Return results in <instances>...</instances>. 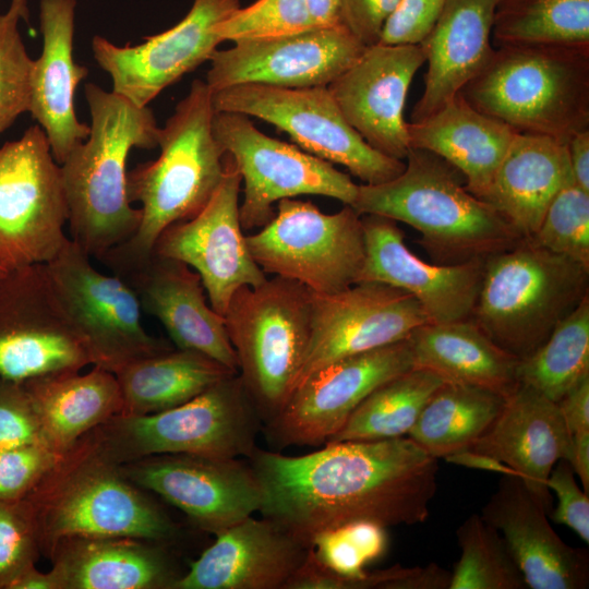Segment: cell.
<instances>
[{
    "mask_svg": "<svg viewBox=\"0 0 589 589\" xmlns=\"http://www.w3.org/2000/svg\"><path fill=\"white\" fill-rule=\"evenodd\" d=\"M414 369L445 382L485 388L507 396L517 386L519 360L500 348L471 318L425 323L407 338Z\"/></svg>",
    "mask_w": 589,
    "mask_h": 589,
    "instance_id": "cell-33",
    "label": "cell"
},
{
    "mask_svg": "<svg viewBox=\"0 0 589 589\" xmlns=\"http://www.w3.org/2000/svg\"><path fill=\"white\" fill-rule=\"evenodd\" d=\"M9 589H58V586L51 570L40 572L32 565L15 577Z\"/></svg>",
    "mask_w": 589,
    "mask_h": 589,
    "instance_id": "cell-58",
    "label": "cell"
},
{
    "mask_svg": "<svg viewBox=\"0 0 589 589\" xmlns=\"http://www.w3.org/2000/svg\"><path fill=\"white\" fill-rule=\"evenodd\" d=\"M245 241L265 274L318 294L358 283L365 257L361 215L349 205L326 214L309 201L280 200L275 216Z\"/></svg>",
    "mask_w": 589,
    "mask_h": 589,
    "instance_id": "cell-10",
    "label": "cell"
},
{
    "mask_svg": "<svg viewBox=\"0 0 589 589\" xmlns=\"http://www.w3.org/2000/svg\"><path fill=\"white\" fill-rule=\"evenodd\" d=\"M240 7V0H194L171 28L134 46H118L96 35L92 52L110 76L112 92L136 106H148L165 88L209 61L221 43L216 25Z\"/></svg>",
    "mask_w": 589,
    "mask_h": 589,
    "instance_id": "cell-20",
    "label": "cell"
},
{
    "mask_svg": "<svg viewBox=\"0 0 589 589\" xmlns=\"http://www.w3.org/2000/svg\"><path fill=\"white\" fill-rule=\"evenodd\" d=\"M425 63L421 45L368 46L327 87L347 122L380 153L404 160L410 151L404 110Z\"/></svg>",
    "mask_w": 589,
    "mask_h": 589,
    "instance_id": "cell-23",
    "label": "cell"
},
{
    "mask_svg": "<svg viewBox=\"0 0 589 589\" xmlns=\"http://www.w3.org/2000/svg\"><path fill=\"white\" fill-rule=\"evenodd\" d=\"M575 474L578 476L582 490L589 493V430L572 435V452L568 459Z\"/></svg>",
    "mask_w": 589,
    "mask_h": 589,
    "instance_id": "cell-56",
    "label": "cell"
},
{
    "mask_svg": "<svg viewBox=\"0 0 589 589\" xmlns=\"http://www.w3.org/2000/svg\"><path fill=\"white\" fill-rule=\"evenodd\" d=\"M20 19L27 21L14 5L0 14V134L29 108L33 59L19 31Z\"/></svg>",
    "mask_w": 589,
    "mask_h": 589,
    "instance_id": "cell-44",
    "label": "cell"
},
{
    "mask_svg": "<svg viewBox=\"0 0 589 589\" xmlns=\"http://www.w3.org/2000/svg\"><path fill=\"white\" fill-rule=\"evenodd\" d=\"M165 545L129 537L61 540L48 556L58 589H173L179 573Z\"/></svg>",
    "mask_w": 589,
    "mask_h": 589,
    "instance_id": "cell-29",
    "label": "cell"
},
{
    "mask_svg": "<svg viewBox=\"0 0 589 589\" xmlns=\"http://www.w3.org/2000/svg\"><path fill=\"white\" fill-rule=\"evenodd\" d=\"M29 444L49 446L24 384L0 376V449Z\"/></svg>",
    "mask_w": 589,
    "mask_h": 589,
    "instance_id": "cell-47",
    "label": "cell"
},
{
    "mask_svg": "<svg viewBox=\"0 0 589 589\" xmlns=\"http://www.w3.org/2000/svg\"><path fill=\"white\" fill-rule=\"evenodd\" d=\"M589 376V294L563 318L546 340L519 360L518 383L557 402Z\"/></svg>",
    "mask_w": 589,
    "mask_h": 589,
    "instance_id": "cell-39",
    "label": "cell"
},
{
    "mask_svg": "<svg viewBox=\"0 0 589 589\" xmlns=\"http://www.w3.org/2000/svg\"><path fill=\"white\" fill-rule=\"evenodd\" d=\"M528 241L589 269V192L575 183L563 188Z\"/></svg>",
    "mask_w": 589,
    "mask_h": 589,
    "instance_id": "cell-41",
    "label": "cell"
},
{
    "mask_svg": "<svg viewBox=\"0 0 589 589\" xmlns=\"http://www.w3.org/2000/svg\"><path fill=\"white\" fill-rule=\"evenodd\" d=\"M396 574V567L366 573L360 577H347L322 565L312 549L302 565L288 580L285 589H383Z\"/></svg>",
    "mask_w": 589,
    "mask_h": 589,
    "instance_id": "cell-50",
    "label": "cell"
},
{
    "mask_svg": "<svg viewBox=\"0 0 589 589\" xmlns=\"http://www.w3.org/2000/svg\"><path fill=\"white\" fill-rule=\"evenodd\" d=\"M11 5L17 7L26 19H28V10L26 5V0H12Z\"/></svg>",
    "mask_w": 589,
    "mask_h": 589,
    "instance_id": "cell-59",
    "label": "cell"
},
{
    "mask_svg": "<svg viewBox=\"0 0 589 589\" xmlns=\"http://www.w3.org/2000/svg\"><path fill=\"white\" fill-rule=\"evenodd\" d=\"M44 267L69 321L89 350L93 366L115 373L134 360L171 349L145 330L133 289L118 275L96 269L91 256L70 237Z\"/></svg>",
    "mask_w": 589,
    "mask_h": 589,
    "instance_id": "cell-13",
    "label": "cell"
},
{
    "mask_svg": "<svg viewBox=\"0 0 589 589\" xmlns=\"http://www.w3.org/2000/svg\"><path fill=\"white\" fill-rule=\"evenodd\" d=\"M405 159L396 178L358 184L351 207L359 215L413 227L437 264L485 260L525 240L494 207L470 193L444 159L419 148H410Z\"/></svg>",
    "mask_w": 589,
    "mask_h": 589,
    "instance_id": "cell-3",
    "label": "cell"
},
{
    "mask_svg": "<svg viewBox=\"0 0 589 589\" xmlns=\"http://www.w3.org/2000/svg\"><path fill=\"white\" fill-rule=\"evenodd\" d=\"M93 365L89 350L69 321L44 265L0 278V376L31 378Z\"/></svg>",
    "mask_w": 589,
    "mask_h": 589,
    "instance_id": "cell-15",
    "label": "cell"
},
{
    "mask_svg": "<svg viewBox=\"0 0 589 589\" xmlns=\"http://www.w3.org/2000/svg\"><path fill=\"white\" fill-rule=\"evenodd\" d=\"M444 382L429 370L414 368L386 381L356 407L340 430L326 443L407 436Z\"/></svg>",
    "mask_w": 589,
    "mask_h": 589,
    "instance_id": "cell-37",
    "label": "cell"
},
{
    "mask_svg": "<svg viewBox=\"0 0 589 589\" xmlns=\"http://www.w3.org/2000/svg\"><path fill=\"white\" fill-rule=\"evenodd\" d=\"M305 2L310 17L316 27L342 24L339 0H305Z\"/></svg>",
    "mask_w": 589,
    "mask_h": 589,
    "instance_id": "cell-57",
    "label": "cell"
},
{
    "mask_svg": "<svg viewBox=\"0 0 589 589\" xmlns=\"http://www.w3.org/2000/svg\"><path fill=\"white\" fill-rule=\"evenodd\" d=\"M459 560L449 589H527L501 533L481 515H470L456 530Z\"/></svg>",
    "mask_w": 589,
    "mask_h": 589,
    "instance_id": "cell-40",
    "label": "cell"
},
{
    "mask_svg": "<svg viewBox=\"0 0 589 589\" xmlns=\"http://www.w3.org/2000/svg\"><path fill=\"white\" fill-rule=\"evenodd\" d=\"M75 5V0H40L43 50L31 70L28 112L45 132L59 165L89 133V125L75 112L76 87L88 74L73 58Z\"/></svg>",
    "mask_w": 589,
    "mask_h": 589,
    "instance_id": "cell-28",
    "label": "cell"
},
{
    "mask_svg": "<svg viewBox=\"0 0 589 589\" xmlns=\"http://www.w3.org/2000/svg\"><path fill=\"white\" fill-rule=\"evenodd\" d=\"M546 486L557 497V505L549 515L555 522L569 527L589 543V496L579 489L567 459H560L554 465Z\"/></svg>",
    "mask_w": 589,
    "mask_h": 589,
    "instance_id": "cell-49",
    "label": "cell"
},
{
    "mask_svg": "<svg viewBox=\"0 0 589 589\" xmlns=\"http://www.w3.org/2000/svg\"><path fill=\"white\" fill-rule=\"evenodd\" d=\"M481 517L501 533L528 588H588V551L558 537L518 476H502Z\"/></svg>",
    "mask_w": 589,
    "mask_h": 589,
    "instance_id": "cell-25",
    "label": "cell"
},
{
    "mask_svg": "<svg viewBox=\"0 0 589 589\" xmlns=\"http://www.w3.org/2000/svg\"><path fill=\"white\" fill-rule=\"evenodd\" d=\"M517 132L466 101L458 93L426 118L408 123L411 148L433 153L466 178L481 200Z\"/></svg>",
    "mask_w": 589,
    "mask_h": 589,
    "instance_id": "cell-32",
    "label": "cell"
},
{
    "mask_svg": "<svg viewBox=\"0 0 589 589\" xmlns=\"http://www.w3.org/2000/svg\"><path fill=\"white\" fill-rule=\"evenodd\" d=\"M216 112L264 120L288 133L298 146L330 164L346 167L364 184L399 176L405 161L371 147L347 122L327 86L286 88L239 84L212 92Z\"/></svg>",
    "mask_w": 589,
    "mask_h": 589,
    "instance_id": "cell-11",
    "label": "cell"
},
{
    "mask_svg": "<svg viewBox=\"0 0 589 589\" xmlns=\"http://www.w3.org/2000/svg\"><path fill=\"white\" fill-rule=\"evenodd\" d=\"M286 456L255 447L259 513L311 546L320 532L353 521L384 528L424 522L437 491V458L408 436L326 443Z\"/></svg>",
    "mask_w": 589,
    "mask_h": 589,
    "instance_id": "cell-1",
    "label": "cell"
},
{
    "mask_svg": "<svg viewBox=\"0 0 589 589\" xmlns=\"http://www.w3.org/2000/svg\"><path fill=\"white\" fill-rule=\"evenodd\" d=\"M89 133L60 165L71 239L100 259L128 241L141 223V209L127 192V160L132 148L157 147L159 127L148 106L140 107L95 83L84 88Z\"/></svg>",
    "mask_w": 589,
    "mask_h": 589,
    "instance_id": "cell-2",
    "label": "cell"
},
{
    "mask_svg": "<svg viewBox=\"0 0 589 589\" xmlns=\"http://www.w3.org/2000/svg\"><path fill=\"white\" fill-rule=\"evenodd\" d=\"M25 498L46 556L68 538L129 537L165 545L179 533L168 515L103 455L88 434L61 454Z\"/></svg>",
    "mask_w": 589,
    "mask_h": 589,
    "instance_id": "cell-4",
    "label": "cell"
},
{
    "mask_svg": "<svg viewBox=\"0 0 589 589\" xmlns=\"http://www.w3.org/2000/svg\"><path fill=\"white\" fill-rule=\"evenodd\" d=\"M469 449L510 467L549 515L553 501L546 481L560 459H569L572 433L555 401L518 383Z\"/></svg>",
    "mask_w": 589,
    "mask_h": 589,
    "instance_id": "cell-26",
    "label": "cell"
},
{
    "mask_svg": "<svg viewBox=\"0 0 589 589\" xmlns=\"http://www.w3.org/2000/svg\"><path fill=\"white\" fill-rule=\"evenodd\" d=\"M459 94L516 132L567 143L589 129V47H495Z\"/></svg>",
    "mask_w": 589,
    "mask_h": 589,
    "instance_id": "cell-6",
    "label": "cell"
},
{
    "mask_svg": "<svg viewBox=\"0 0 589 589\" xmlns=\"http://www.w3.org/2000/svg\"><path fill=\"white\" fill-rule=\"evenodd\" d=\"M316 27L305 0H256L238 8L219 22L215 32L223 41H243L300 33Z\"/></svg>",
    "mask_w": 589,
    "mask_h": 589,
    "instance_id": "cell-43",
    "label": "cell"
},
{
    "mask_svg": "<svg viewBox=\"0 0 589 589\" xmlns=\"http://www.w3.org/2000/svg\"><path fill=\"white\" fill-rule=\"evenodd\" d=\"M213 130L244 183L239 205L243 231L265 226L275 216L274 204L284 199L313 194L352 205L358 184L349 175L296 145L266 135L250 117L215 112Z\"/></svg>",
    "mask_w": 589,
    "mask_h": 589,
    "instance_id": "cell-14",
    "label": "cell"
},
{
    "mask_svg": "<svg viewBox=\"0 0 589 589\" xmlns=\"http://www.w3.org/2000/svg\"><path fill=\"white\" fill-rule=\"evenodd\" d=\"M225 165L223 181L208 203L192 218L164 230L153 249L195 271L209 304L223 316L237 290L267 278L253 260L241 227V176L227 154Z\"/></svg>",
    "mask_w": 589,
    "mask_h": 589,
    "instance_id": "cell-18",
    "label": "cell"
},
{
    "mask_svg": "<svg viewBox=\"0 0 589 589\" xmlns=\"http://www.w3.org/2000/svg\"><path fill=\"white\" fill-rule=\"evenodd\" d=\"M215 112L206 82L194 80L159 129V156L128 171V197L141 204V223L116 249L151 253L164 230L192 218L212 199L226 171L225 153L213 130Z\"/></svg>",
    "mask_w": 589,
    "mask_h": 589,
    "instance_id": "cell-5",
    "label": "cell"
},
{
    "mask_svg": "<svg viewBox=\"0 0 589 589\" xmlns=\"http://www.w3.org/2000/svg\"><path fill=\"white\" fill-rule=\"evenodd\" d=\"M61 168L45 132L29 127L0 147V265L7 271L44 265L69 237Z\"/></svg>",
    "mask_w": 589,
    "mask_h": 589,
    "instance_id": "cell-12",
    "label": "cell"
},
{
    "mask_svg": "<svg viewBox=\"0 0 589 589\" xmlns=\"http://www.w3.org/2000/svg\"><path fill=\"white\" fill-rule=\"evenodd\" d=\"M365 257L360 281H378L414 297L430 323L470 318L485 260L459 264H430L414 255L395 220L361 215Z\"/></svg>",
    "mask_w": 589,
    "mask_h": 589,
    "instance_id": "cell-24",
    "label": "cell"
},
{
    "mask_svg": "<svg viewBox=\"0 0 589 589\" xmlns=\"http://www.w3.org/2000/svg\"><path fill=\"white\" fill-rule=\"evenodd\" d=\"M215 536L173 589H285L310 549L264 517Z\"/></svg>",
    "mask_w": 589,
    "mask_h": 589,
    "instance_id": "cell-27",
    "label": "cell"
},
{
    "mask_svg": "<svg viewBox=\"0 0 589 589\" xmlns=\"http://www.w3.org/2000/svg\"><path fill=\"white\" fill-rule=\"evenodd\" d=\"M312 292L275 276L241 287L224 314L238 360V375L263 424L288 401L305 356Z\"/></svg>",
    "mask_w": 589,
    "mask_h": 589,
    "instance_id": "cell-8",
    "label": "cell"
},
{
    "mask_svg": "<svg viewBox=\"0 0 589 589\" xmlns=\"http://www.w3.org/2000/svg\"><path fill=\"white\" fill-rule=\"evenodd\" d=\"M386 528L370 521H353L317 533L311 549L317 561L332 572L360 577L364 567L387 549Z\"/></svg>",
    "mask_w": 589,
    "mask_h": 589,
    "instance_id": "cell-42",
    "label": "cell"
},
{
    "mask_svg": "<svg viewBox=\"0 0 589 589\" xmlns=\"http://www.w3.org/2000/svg\"><path fill=\"white\" fill-rule=\"evenodd\" d=\"M233 44L209 59L205 82L211 92L239 84L328 86L365 49L342 24Z\"/></svg>",
    "mask_w": 589,
    "mask_h": 589,
    "instance_id": "cell-22",
    "label": "cell"
},
{
    "mask_svg": "<svg viewBox=\"0 0 589 589\" xmlns=\"http://www.w3.org/2000/svg\"><path fill=\"white\" fill-rule=\"evenodd\" d=\"M505 396L444 382L407 435L435 458L469 449L500 413Z\"/></svg>",
    "mask_w": 589,
    "mask_h": 589,
    "instance_id": "cell-36",
    "label": "cell"
},
{
    "mask_svg": "<svg viewBox=\"0 0 589 589\" xmlns=\"http://www.w3.org/2000/svg\"><path fill=\"white\" fill-rule=\"evenodd\" d=\"M588 285V268L522 240L485 259L470 318L521 360L589 294Z\"/></svg>",
    "mask_w": 589,
    "mask_h": 589,
    "instance_id": "cell-7",
    "label": "cell"
},
{
    "mask_svg": "<svg viewBox=\"0 0 589 589\" xmlns=\"http://www.w3.org/2000/svg\"><path fill=\"white\" fill-rule=\"evenodd\" d=\"M398 0H339L342 25L365 47L380 43Z\"/></svg>",
    "mask_w": 589,
    "mask_h": 589,
    "instance_id": "cell-51",
    "label": "cell"
},
{
    "mask_svg": "<svg viewBox=\"0 0 589 589\" xmlns=\"http://www.w3.org/2000/svg\"><path fill=\"white\" fill-rule=\"evenodd\" d=\"M9 271H7L4 267L0 265V278L4 276Z\"/></svg>",
    "mask_w": 589,
    "mask_h": 589,
    "instance_id": "cell-60",
    "label": "cell"
},
{
    "mask_svg": "<svg viewBox=\"0 0 589 589\" xmlns=\"http://www.w3.org/2000/svg\"><path fill=\"white\" fill-rule=\"evenodd\" d=\"M449 584L450 572L437 564H430L426 567H406L384 589H449Z\"/></svg>",
    "mask_w": 589,
    "mask_h": 589,
    "instance_id": "cell-53",
    "label": "cell"
},
{
    "mask_svg": "<svg viewBox=\"0 0 589 589\" xmlns=\"http://www.w3.org/2000/svg\"><path fill=\"white\" fill-rule=\"evenodd\" d=\"M99 260L133 289L142 312L161 323L178 349L202 353L238 373L225 318L209 304L195 271L155 251L133 255L113 248Z\"/></svg>",
    "mask_w": 589,
    "mask_h": 589,
    "instance_id": "cell-19",
    "label": "cell"
},
{
    "mask_svg": "<svg viewBox=\"0 0 589 589\" xmlns=\"http://www.w3.org/2000/svg\"><path fill=\"white\" fill-rule=\"evenodd\" d=\"M119 468L130 482L161 496L205 532L217 534L261 507V488L248 460L165 454Z\"/></svg>",
    "mask_w": 589,
    "mask_h": 589,
    "instance_id": "cell-21",
    "label": "cell"
},
{
    "mask_svg": "<svg viewBox=\"0 0 589 589\" xmlns=\"http://www.w3.org/2000/svg\"><path fill=\"white\" fill-rule=\"evenodd\" d=\"M501 0H446L434 27L420 44L428 63L412 122L438 110L490 61L491 36Z\"/></svg>",
    "mask_w": 589,
    "mask_h": 589,
    "instance_id": "cell-30",
    "label": "cell"
},
{
    "mask_svg": "<svg viewBox=\"0 0 589 589\" xmlns=\"http://www.w3.org/2000/svg\"><path fill=\"white\" fill-rule=\"evenodd\" d=\"M556 404L572 435L589 430V376L577 383Z\"/></svg>",
    "mask_w": 589,
    "mask_h": 589,
    "instance_id": "cell-52",
    "label": "cell"
},
{
    "mask_svg": "<svg viewBox=\"0 0 589 589\" xmlns=\"http://www.w3.org/2000/svg\"><path fill=\"white\" fill-rule=\"evenodd\" d=\"M446 0H398L383 27L380 44L420 45L437 22Z\"/></svg>",
    "mask_w": 589,
    "mask_h": 589,
    "instance_id": "cell-48",
    "label": "cell"
},
{
    "mask_svg": "<svg viewBox=\"0 0 589 589\" xmlns=\"http://www.w3.org/2000/svg\"><path fill=\"white\" fill-rule=\"evenodd\" d=\"M113 374L121 414L145 416L184 404L238 373L202 353L177 348L134 360Z\"/></svg>",
    "mask_w": 589,
    "mask_h": 589,
    "instance_id": "cell-35",
    "label": "cell"
},
{
    "mask_svg": "<svg viewBox=\"0 0 589 589\" xmlns=\"http://www.w3.org/2000/svg\"><path fill=\"white\" fill-rule=\"evenodd\" d=\"M425 323L430 321L414 297L384 283L312 292L310 338L294 388L323 366L407 339Z\"/></svg>",
    "mask_w": 589,
    "mask_h": 589,
    "instance_id": "cell-17",
    "label": "cell"
},
{
    "mask_svg": "<svg viewBox=\"0 0 589 589\" xmlns=\"http://www.w3.org/2000/svg\"><path fill=\"white\" fill-rule=\"evenodd\" d=\"M411 369L408 339L334 361L293 389L266 436L276 447L325 444L371 392Z\"/></svg>",
    "mask_w": 589,
    "mask_h": 589,
    "instance_id": "cell-16",
    "label": "cell"
},
{
    "mask_svg": "<svg viewBox=\"0 0 589 589\" xmlns=\"http://www.w3.org/2000/svg\"><path fill=\"white\" fill-rule=\"evenodd\" d=\"M567 149L575 184L589 192V129L573 135Z\"/></svg>",
    "mask_w": 589,
    "mask_h": 589,
    "instance_id": "cell-54",
    "label": "cell"
},
{
    "mask_svg": "<svg viewBox=\"0 0 589 589\" xmlns=\"http://www.w3.org/2000/svg\"><path fill=\"white\" fill-rule=\"evenodd\" d=\"M572 183L567 143L517 132L481 200L529 240L555 195Z\"/></svg>",
    "mask_w": 589,
    "mask_h": 589,
    "instance_id": "cell-31",
    "label": "cell"
},
{
    "mask_svg": "<svg viewBox=\"0 0 589 589\" xmlns=\"http://www.w3.org/2000/svg\"><path fill=\"white\" fill-rule=\"evenodd\" d=\"M60 456L43 444L0 449V501L25 498Z\"/></svg>",
    "mask_w": 589,
    "mask_h": 589,
    "instance_id": "cell-46",
    "label": "cell"
},
{
    "mask_svg": "<svg viewBox=\"0 0 589 589\" xmlns=\"http://www.w3.org/2000/svg\"><path fill=\"white\" fill-rule=\"evenodd\" d=\"M261 424L236 374L177 407L145 416L118 414L87 434L120 466L165 454L248 458Z\"/></svg>",
    "mask_w": 589,
    "mask_h": 589,
    "instance_id": "cell-9",
    "label": "cell"
},
{
    "mask_svg": "<svg viewBox=\"0 0 589 589\" xmlns=\"http://www.w3.org/2000/svg\"><path fill=\"white\" fill-rule=\"evenodd\" d=\"M444 459L449 464H454V465L470 468V469L496 472V473H501L502 476L503 474L517 476L516 472L510 467L503 464L502 461L489 455L473 452L470 449L452 454L445 457Z\"/></svg>",
    "mask_w": 589,
    "mask_h": 589,
    "instance_id": "cell-55",
    "label": "cell"
},
{
    "mask_svg": "<svg viewBox=\"0 0 589 589\" xmlns=\"http://www.w3.org/2000/svg\"><path fill=\"white\" fill-rule=\"evenodd\" d=\"M40 554L33 510L26 498L0 501V589L27 567L35 565Z\"/></svg>",
    "mask_w": 589,
    "mask_h": 589,
    "instance_id": "cell-45",
    "label": "cell"
},
{
    "mask_svg": "<svg viewBox=\"0 0 589 589\" xmlns=\"http://www.w3.org/2000/svg\"><path fill=\"white\" fill-rule=\"evenodd\" d=\"M492 39L495 47H589V0H501Z\"/></svg>",
    "mask_w": 589,
    "mask_h": 589,
    "instance_id": "cell-38",
    "label": "cell"
},
{
    "mask_svg": "<svg viewBox=\"0 0 589 589\" xmlns=\"http://www.w3.org/2000/svg\"><path fill=\"white\" fill-rule=\"evenodd\" d=\"M49 446L64 453L80 438L121 414L122 397L116 375L100 366L86 372H61L23 382Z\"/></svg>",
    "mask_w": 589,
    "mask_h": 589,
    "instance_id": "cell-34",
    "label": "cell"
}]
</instances>
